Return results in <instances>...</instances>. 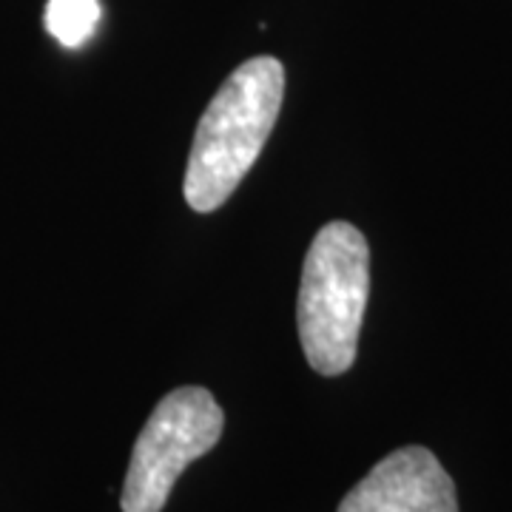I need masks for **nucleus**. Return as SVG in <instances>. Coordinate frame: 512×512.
<instances>
[{"mask_svg": "<svg viewBox=\"0 0 512 512\" xmlns=\"http://www.w3.org/2000/svg\"><path fill=\"white\" fill-rule=\"evenodd\" d=\"M285 69L276 57H254L228 74L202 114L188 154L183 194L197 214H211L245 180L268 143L282 109Z\"/></svg>", "mask_w": 512, "mask_h": 512, "instance_id": "nucleus-1", "label": "nucleus"}, {"mask_svg": "<svg viewBox=\"0 0 512 512\" xmlns=\"http://www.w3.org/2000/svg\"><path fill=\"white\" fill-rule=\"evenodd\" d=\"M370 293V248L350 222H328L313 237L299 282L296 328L308 365L342 376L356 362Z\"/></svg>", "mask_w": 512, "mask_h": 512, "instance_id": "nucleus-2", "label": "nucleus"}, {"mask_svg": "<svg viewBox=\"0 0 512 512\" xmlns=\"http://www.w3.org/2000/svg\"><path fill=\"white\" fill-rule=\"evenodd\" d=\"M222 427L225 413L205 387H177L163 396L134 444L123 512H163L177 478L217 447Z\"/></svg>", "mask_w": 512, "mask_h": 512, "instance_id": "nucleus-3", "label": "nucleus"}, {"mask_svg": "<svg viewBox=\"0 0 512 512\" xmlns=\"http://www.w3.org/2000/svg\"><path fill=\"white\" fill-rule=\"evenodd\" d=\"M336 512H458L456 484L427 447L410 444L384 456Z\"/></svg>", "mask_w": 512, "mask_h": 512, "instance_id": "nucleus-4", "label": "nucleus"}, {"mask_svg": "<svg viewBox=\"0 0 512 512\" xmlns=\"http://www.w3.org/2000/svg\"><path fill=\"white\" fill-rule=\"evenodd\" d=\"M100 0H49L46 3V32L60 46L77 49L97 29Z\"/></svg>", "mask_w": 512, "mask_h": 512, "instance_id": "nucleus-5", "label": "nucleus"}]
</instances>
